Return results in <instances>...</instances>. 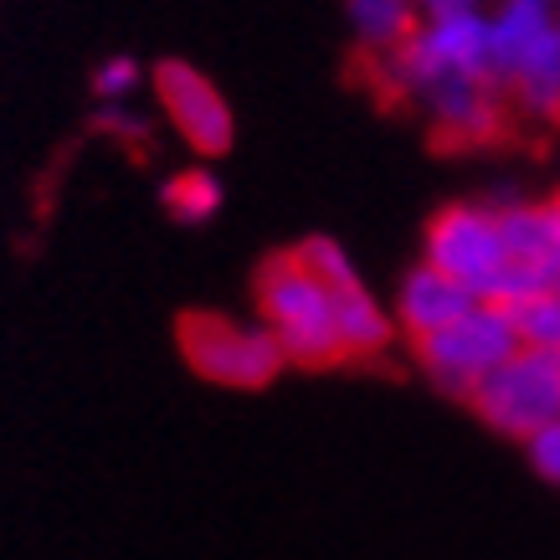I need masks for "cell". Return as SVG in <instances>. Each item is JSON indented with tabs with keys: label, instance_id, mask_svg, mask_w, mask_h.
Segmentation results:
<instances>
[{
	"label": "cell",
	"instance_id": "ba28073f",
	"mask_svg": "<svg viewBox=\"0 0 560 560\" xmlns=\"http://www.w3.org/2000/svg\"><path fill=\"white\" fill-rule=\"evenodd\" d=\"M154 93L171 114L175 135L186 139L196 154H221L232 150V108L217 93V83L206 72L186 68V62H165L154 72Z\"/></svg>",
	"mask_w": 560,
	"mask_h": 560
},
{
	"label": "cell",
	"instance_id": "8992f818",
	"mask_svg": "<svg viewBox=\"0 0 560 560\" xmlns=\"http://www.w3.org/2000/svg\"><path fill=\"white\" fill-rule=\"evenodd\" d=\"M180 350L206 381L237 390L268 386L272 375L289 365V355H283V345H278L268 324H232L221 314H186Z\"/></svg>",
	"mask_w": 560,
	"mask_h": 560
},
{
	"label": "cell",
	"instance_id": "4fadbf2b",
	"mask_svg": "<svg viewBox=\"0 0 560 560\" xmlns=\"http://www.w3.org/2000/svg\"><path fill=\"white\" fill-rule=\"evenodd\" d=\"M165 206H171L175 221H190V226H201V221H211L221 211V186L217 175L206 171H180L165 186Z\"/></svg>",
	"mask_w": 560,
	"mask_h": 560
},
{
	"label": "cell",
	"instance_id": "7c38bea8",
	"mask_svg": "<svg viewBox=\"0 0 560 560\" xmlns=\"http://www.w3.org/2000/svg\"><path fill=\"white\" fill-rule=\"evenodd\" d=\"M350 26L371 51H396L422 26V11L417 0H350Z\"/></svg>",
	"mask_w": 560,
	"mask_h": 560
},
{
	"label": "cell",
	"instance_id": "277c9868",
	"mask_svg": "<svg viewBox=\"0 0 560 560\" xmlns=\"http://www.w3.org/2000/svg\"><path fill=\"white\" fill-rule=\"evenodd\" d=\"M520 350L525 345L514 335V319L504 304H474L458 324L417 340V360L432 375V386H442L447 396H463V401L474 396V386L483 375H493Z\"/></svg>",
	"mask_w": 560,
	"mask_h": 560
},
{
	"label": "cell",
	"instance_id": "6da1fadb",
	"mask_svg": "<svg viewBox=\"0 0 560 560\" xmlns=\"http://www.w3.org/2000/svg\"><path fill=\"white\" fill-rule=\"evenodd\" d=\"M489 72L510 108L535 124H560L556 0H499V11H489Z\"/></svg>",
	"mask_w": 560,
	"mask_h": 560
},
{
	"label": "cell",
	"instance_id": "ac0fdd59",
	"mask_svg": "<svg viewBox=\"0 0 560 560\" xmlns=\"http://www.w3.org/2000/svg\"><path fill=\"white\" fill-rule=\"evenodd\" d=\"M98 124L108 129V135L129 139V144H144V139H150V119H144V114H135L129 103H103Z\"/></svg>",
	"mask_w": 560,
	"mask_h": 560
},
{
	"label": "cell",
	"instance_id": "30bf717a",
	"mask_svg": "<svg viewBox=\"0 0 560 560\" xmlns=\"http://www.w3.org/2000/svg\"><path fill=\"white\" fill-rule=\"evenodd\" d=\"M474 304H483L474 289H463L453 272L422 262V268H411L407 283H401L396 319H401V329H407L411 340H422V335H438V329H447V324H458Z\"/></svg>",
	"mask_w": 560,
	"mask_h": 560
},
{
	"label": "cell",
	"instance_id": "d6986e66",
	"mask_svg": "<svg viewBox=\"0 0 560 560\" xmlns=\"http://www.w3.org/2000/svg\"><path fill=\"white\" fill-rule=\"evenodd\" d=\"M422 21H447V16H483V0H417Z\"/></svg>",
	"mask_w": 560,
	"mask_h": 560
},
{
	"label": "cell",
	"instance_id": "2e32d148",
	"mask_svg": "<svg viewBox=\"0 0 560 560\" xmlns=\"http://www.w3.org/2000/svg\"><path fill=\"white\" fill-rule=\"evenodd\" d=\"M139 62L135 57H108L98 72H93V93H98L103 103H129L139 93Z\"/></svg>",
	"mask_w": 560,
	"mask_h": 560
},
{
	"label": "cell",
	"instance_id": "9a60e30c",
	"mask_svg": "<svg viewBox=\"0 0 560 560\" xmlns=\"http://www.w3.org/2000/svg\"><path fill=\"white\" fill-rule=\"evenodd\" d=\"M299 257H304L308 268L319 272L329 289H345V283H360V272H355V262L345 257V247L340 242H329V237H314V242H304L299 247Z\"/></svg>",
	"mask_w": 560,
	"mask_h": 560
},
{
	"label": "cell",
	"instance_id": "8fae6325",
	"mask_svg": "<svg viewBox=\"0 0 560 560\" xmlns=\"http://www.w3.org/2000/svg\"><path fill=\"white\" fill-rule=\"evenodd\" d=\"M335 329H340V350L345 355H355V360L381 355V350L390 345L386 308L365 293V283H345V289H335Z\"/></svg>",
	"mask_w": 560,
	"mask_h": 560
},
{
	"label": "cell",
	"instance_id": "5bb4252c",
	"mask_svg": "<svg viewBox=\"0 0 560 560\" xmlns=\"http://www.w3.org/2000/svg\"><path fill=\"white\" fill-rule=\"evenodd\" d=\"M510 319H514V335H520L525 350H550V355H560V293H535V299L510 308Z\"/></svg>",
	"mask_w": 560,
	"mask_h": 560
},
{
	"label": "cell",
	"instance_id": "3957f363",
	"mask_svg": "<svg viewBox=\"0 0 560 560\" xmlns=\"http://www.w3.org/2000/svg\"><path fill=\"white\" fill-rule=\"evenodd\" d=\"M381 83L417 103L447 144H489L504 129V93L478 72H401L381 62Z\"/></svg>",
	"mask_w": 560,
	"mask_h": 560
},
{
	"label": "cell",
	"instance_id": "5b68a950",
	"mask_svg": "<svg viewBox=\"0 0 560 560\" xmlns=\"http://www.w3.org/2000/svg\"><path fill=\"white\" fill-rule=\"evenodd\" d=\"M478 422L504 432L514 442H529L540 427L560 417V355L550 350H520L493 375H483L468 396Z\"/></svg>",
	"mask_w": 560,
	"mask_h": 560
},
{
	"label": "cell",
	"instance_id": "7a4b0ae2",
	"mask_svg": "<svg viewBox=\"0 0 560 560\" xmlns=\"http://www.w3.org/2000/svg\"><path fill=\"white\" fill-rule=\"evenodd\" d=\"M257 314L268 324L283 355L299 365H335L345 360L335 329V289L308 268L299 253L272 257L257 278Z\"/></svg>",
	"mask_w": 560,
	"mask_h": 560
},
{
	"label": "cell",
	"instance_id": "e0dca14e",
	"mask_svg": "<svg viewBox=\"0 0 560 560\" xmlns=\"http://www.w3.org/2000/svg\"><path fill=\"white\" fill-rule=\"evenodd\" d=\"M525 453H529V468H535L545 483H560V417L525 442Z\"/></svg>",
	"mask_w": 560,
	"mask_h": 560
},
{
	"label": "cell",
	"instance_id": "9c48e42d",
	"mask_svg": "<svg viewBox=\"0 0 560 560\" xmlns=\"http://www.w3.org/2000/svg\"><path fill=\"white\" fill-rule=\"evenodd\" d=\"M510 257L535 268L545 293H560V201H499Z\"/></svg>",
	"mask_w": 560,
	"mask_h": 560
},
{
	"label": "cell",
	"instance_id": "52a82bcc",
	"mask_svg": "<svg viewBox=\"0 0 560 560\" xmlns=\"http://www.w3.org/2000/svg\"><path fill=\"white\" fill-rule=\"evenodd\" d=\"M427 262L453 272L463 289H474L483 304H493L514 262L504 226H499V206H447L427 226Z\"/></svg>",
	"mask_w": 560,
	"mask_h": 560
}]
</instances>
